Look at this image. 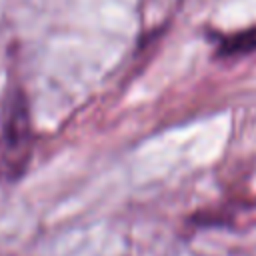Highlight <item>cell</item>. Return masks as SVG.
I'll list each match as a JSON object with an SVG mask.
<instances>
[{"label": "cell", "mask_w": 256, "mask_h": 256, "mask_svg": "<svg viewBox=\"0 0 256 256\" xmlns=\"http://www.w3.org/2000/svg\"><path fill=\"white\" fill-rule=\"evenodd\" d=\"M252 50H256V28H250V30H244L240 34L228 36L220 44V52L226 54V56L246 54V52H252Z\"/></svg>", "instance_id": "6da1fadb"}]
</instances>
